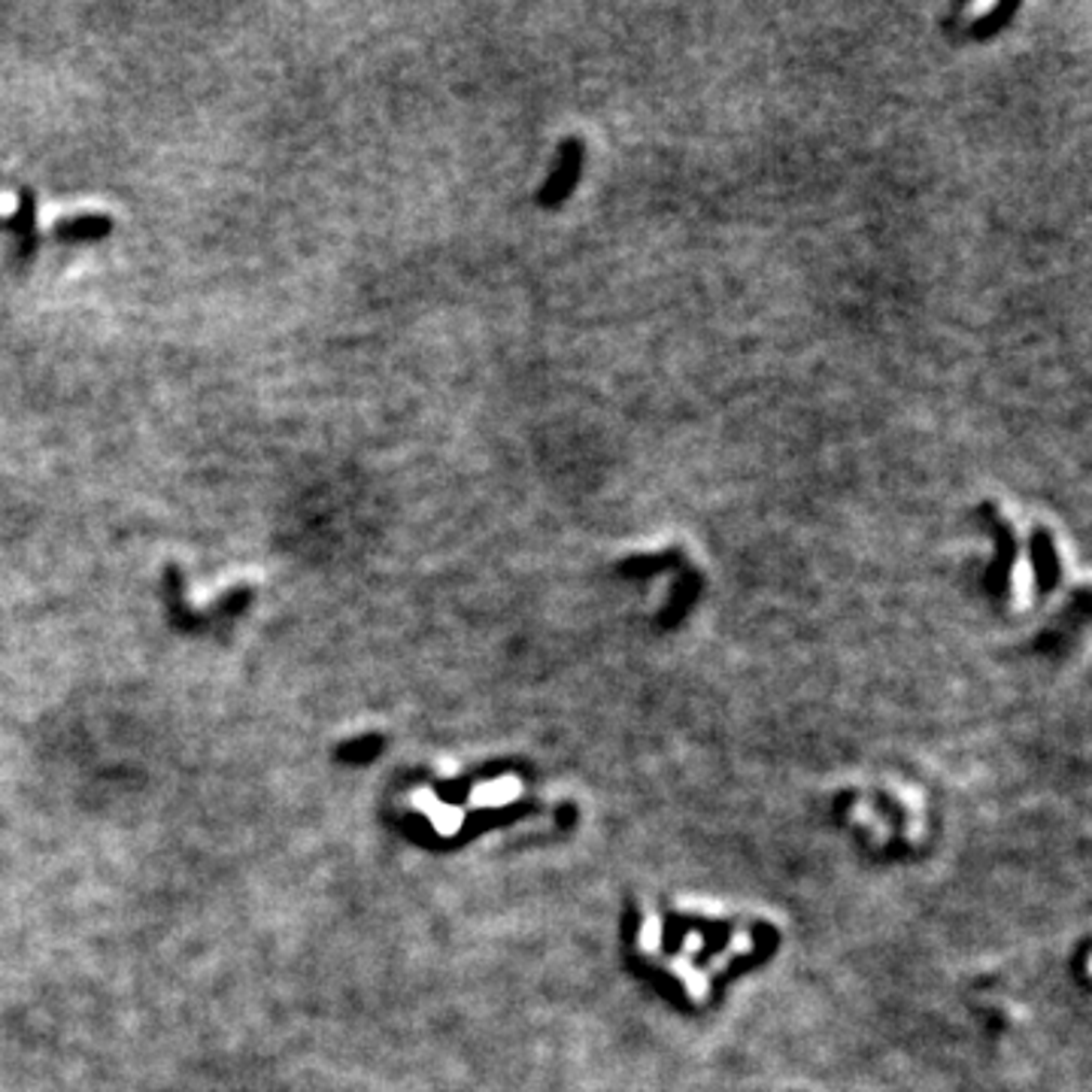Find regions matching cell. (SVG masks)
<instances>
[{
    "instance_id": "obj_1",
    "label": "cell",
    "mask_w": 1092,
    "mask_h": 1092,
    "mask_svg": "<svg viewBox=\"0 0 1092 1092\" xmlns=\"http://www.w3.org/2000/svg\"><path fill=\"white\" fill-rule=\"evenodd\" d=\"M583 143L580 140H565V146L558 149V161H555L553 176L547 180V185L540 188V203L543 207H558L565 203L570 195V188L580 180L583 170Z\"/></svg>"
},
{
    "instance_id": "obj_2",
    "label": "cell",
    "mask_w": 1092,
    "mask_h": 1092,
    "mask_svg": "<svg viewBox=\"0 0 1092 1092\" xmlns=\"http://www.w3.org/2000/svg\"><path fill=\"white\" fill-rule=\"evenodd\" d=\"M981 513H984L986 525H989V531H992V538H996V562H992V568H989V589L1004 592V589H1008V577H1011V568H1014V558H1016V553H1019V547H1016V538H1014V531H1011V525L1004 523V519L999 516V510L992 508V504H984V508H981Z\"/></svg>"
},
{
    "instance_id": "obj_3",
    "label": "cell",
    "mask_w": 1092,
    "mask_h": 1092,
    "mask_svg": "<svg viewBox=\"0 0 1092 1092\" xmlns=\"http://www.w3.org/2000/svg\"><path fill=\"white\" fill-rule=\"evenodd\" d=\"M1031 565H1035V580L1041 592H1050L1060 580V555L1053 547V538L1044 528L1031 531Z\"/></svg>"
},
{
    "instance_id": "obj_4",
    "label": "cell",
    "mask_w": 1092,
    "mask_h": 1092,
    "mask_svg": "<svg viewBox=\"0 0 1092 1092\" xmlns=\"http://www.w3.org/2000/svg\"><path fill=\"white\" fill-rule=\"evenodd\" d=\"M1014 13L1016 3H999L996 10H989V13L974 25V37H992V34L1004 28V18H1011Z\"/></svg>"
}]
</instances>
